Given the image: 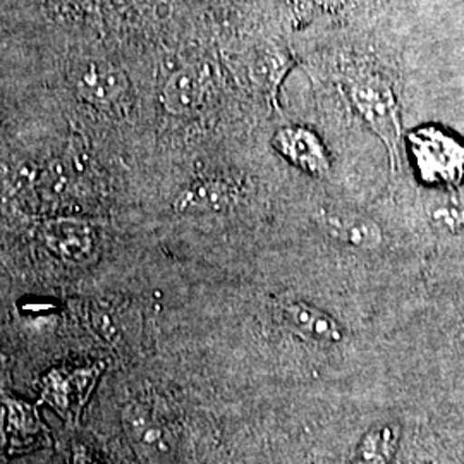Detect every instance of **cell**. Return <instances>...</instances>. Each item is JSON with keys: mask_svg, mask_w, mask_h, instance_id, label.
Here are the masks:
<instances>
[{"mask_svg": "<svg viewBox=\"0 0 464 464\" xmlns=\"http://www.w3.org/2000/svg\"><path fill=\"white\" fill-rule=\"evenodd\" d=\"M203 95H205L203 78L197 71L186 69L169 80L164 92V103L174 114H188L198 107Z\"/></svg>", "mask_w": 464, "mask_h": 464, "instance_id": "9c48e42d", "label": "cell"}, {"mask_svg": "<svg viewBox=\"0 0 464 464\" xmlns=\"http://www.w3.org/2000/svg\"><path fill=\"white\" fill-rule=\"evenodd\" d=\"M285 69V61L281 53L277 52H266L260 53L253 64V76L256 80V83H262L264 86L274 88L279 83L282 72Z\"/></svg>", "mask_w": 464, "mask_h": 464, "instance_id": "7c38bea8", "label": "cell"}, {"mask_svg": "<svg viewBox=\"0 0 464 464\" xmlns=\"http://www.w3.org/2000/svg\"><path fill=\"white\" fill-rule=\"evenodd\" d=\"M392 431L391 429L370 431L362 444V459L370 464H385L389 459V446L392 444Z\"/></svg>", "mask_w": 464, "mask_h": 464, "instance_id": "4fadbf2b", "label": "cell"}, {"mask_svg": "<svg viewBox=\"0 0 464 464\" xmlns=\"http://www.w3.org/2000/svg\"><path fill=\"white\" fill-rule=\"evenodd\" d=\"M72 464H99L83 448H78L74 450L72 456Z\"/></svg>", "mask_w": 464, "mask_h": 464, "instance_id": "5bb4252c", "label": "cell"}, {"mask_svg": "<svg viewBox=\"0 0 464 464\" xmlns=\"http://www.w3.org/2000/svg\"><path fill=\"white\" fill-rule=\"evenodd\" d=\"M274 147L289 164L310 176L322 178L331 169L325 145L314 131L306 128H282L274 136Z\"/></svg>", "mask_w": 464, "mask_h": 464, "instance_id": "5b68a950", "label": "cell"}, {"mask_svg": "<svg viewBox=\"0 0 464 464\" xmlns=\"http://www.w3.org/2000/svg\"><path fill=\"white\" fill-rule=\"evenodd\" d=\"M284 320L304 337L316 343H339L343 329L335 318L308 303H289L282 310Z\"/></svg>", "mask_w": 464, "mask_h": 464, "instance_id": "ba28073f", "label": "cell"}, {"mask_svg": "<svg viewBox=\"0 0 464 464\" xmlns=\"http://www.w3.org/2000/svg\"><path fill=\"white\" fill-rule=\"evenodd\" d=\"M237 195L236 184L210 179L195 184L178 201L179 210H220L234 203Z\"/></svg>", "mask_w": 464, "mask_h": 464, "instance_id": "30bf717a", "label": "cell"}, {"mask_svg": "<svg viewBox=\"0 0 464 464\" xmlns=\"http://www.w3.org/2000/svg\"><path fill=\"white\" fill-rule=\"evenodd\" d=\"M320 226L334 241L353 248L375 249L383 239L375 220L353 210H325L320 214Z\"/></svg>", "mask_w": 464, "mask_h": 464, "instance_id": "8992f818", "label": "cell"}, {"mask_svg": "<svg viewBox=\"0 0 464 464\" xmlns=\"http://www.w3.org/2000/svg\"><path fill=\"white\" fill-rule=\"evenodd\" d=\"M49 442V430L34 406L17 399L2 401L0 448L9 454H19L47 446Z\"/></svg>", "mask_w": 464, "mask_h": 464, "instance_id": "277c9868", "label": "cell"}, {"mask_svg": "<svg viewBox=\"0 0 464 464\" xmlns=\"http://www.w3.org/2000/svg\"><path fill=\"white\" fill-rule=\"evenodd\" d=\"M351 100L370 130L381 136L394 153L399 138V114L398 103L389 84L373 78L360 82L351 88Z\"/></svg>", "mask_w": 464, "mask_h": 464, "instance_id": "7a4b0ae2", "label": "cell"}, {"mask_svg": "<svg viewBox=\"0 0 464 464\" xmlns=\"http://www.w3.org/2000/svg\"><path fill=\"white\" fill-rule=\"evenodd\" d=\"M99 373V366L52 370L42 382V398L64 420L74 421L82 415L84 402L92 394Z\"/></svg>", "mask_w": 464, "mask_h": 464, "instance_id": "3957f363", "label": "cell"}, {"mask_svg": "<svg viewBox=\"0 0 464 464\" xmlns=\"http://www.w3.org/2000/svg\"><path fill=\"white\" fill-rule=\"evenodd\" d=\"M408 149L418 176L433 186H456L464 178V147L437 128H421L408 136Z\"/></svg>", "mask_w": 464, "mask_h": 464, "instance_id": "6da1fadb", "label": "cell"}, {"mask_svg": "<svg viewBox=\"0 0 464 464\" xmlns=\"http://www.w3.org/2000/svg\"><path fill=\"white\" fill-rule=\"evenodd\" d=\"M90 74L95 78V82H90L84 78V82H82L80 86L83 93H86L84 97H92L93 102H111L119 97V93L124 90V80L119 74H112L111 71L99 72L97 67L92 69Z\"/></svg>", "mask_w": 464, "mask_h": 464, "instance_id": "8fae6325", "label": "cell"}, {"mask_svg": "<svg viewBox=\"0 0 464 464\" xmlns=\"http://www.w3.org/2000/svg\"><path fill=\"white\" fill-rule=\"evenodd\" d=\"M49 248L66 262L82 264L93 256L97 241L95 234L83 224L76 222H57L50 224L45 232Z\"/></svg>", "mask_w": 464, "mask_h": 464, "instance_id": "52a82bcc", "label": "cell"}]
</instances>
